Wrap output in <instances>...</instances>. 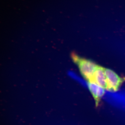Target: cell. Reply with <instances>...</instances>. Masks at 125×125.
Here are the masks:
<instances>
[{
  "instance_id": "obj_1",
  "label": "cell",
  "mask_w": 125,
  "mask_h": 125,
  "mask_svg": "<svg viewBox=\"0 0 125 125\" xmlns=\"http://www.w3.org/2000/svg\"><path fill=\"white\" fill-rule=\"evenodd\" d=\"M74 59L78 66L82 76L87 80L91 81L98 66L90 61L83 59L76 56L75 57Z\"/></svg>"
},
{
  "instance_id": "obj_2",
  "label": "cell",
  "mask_w": 125,
  "mask_h": 125,
  "mask_svg": "<svg viewBox=\"0 0 125 125\" xmlns=\"http://www.w3.org/2000/svg\"><path fill=\"white\" fill-rule=\"evenodd\" d=\"M107 84V89L110 91L115 92L118 89L122 83L119 76L113 71L109 69H105Z\"/></svg>"
},
{
  "instance_id": "obj_3",
  "label": "cell",
  "mask_w": 125,
  "mask_h": 125,
  "mask_svg": "<svg viewBox=\"0 0 125 125\" xmlns=\"http://www.w3.org/2000/svg\"><path fill=\"white\" fill-rule=\"evenodd\" d=\"M91 81L94 82L104 89H107L105 69L100 67H97Z\"/></svg>"
},
{
  "instance_id": "obj_4",
  "label": "cell",
  "mask_w": 125,
  "mask_h": 125,
  "mask_svg": "<svg viewBox=\"0 0 125 125\" xmlns=\"http://www.w3.org/2000/svg\"><path fill=\"white\" fill-rule=\"evenodd\" d=\"M87 88L96 98H100L104 96L106 94L105 89L94 82L89 81Z\"/></svg>"
}]
</instances>
